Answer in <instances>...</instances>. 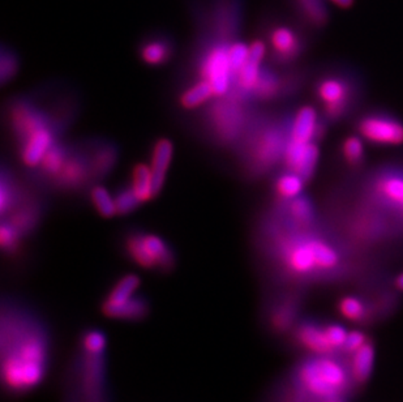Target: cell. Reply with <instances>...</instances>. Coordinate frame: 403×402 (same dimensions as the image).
Here are the masks:
<instances>
[{
    "label": "cell",
    "mask_w": 403,
    "mask_h": 402,
    "mask_svg": "<svg viewBox=\"0 0 403 402\" xmlns=\"http://www.w3.org/2000/svg\"><path fill=\"white\" fill-rule=\"evenodd\" d=\"M174 153V145L169 139H158L150 155V170L153 179V195H159L166 181V172Z\"/></svg>",
    "instance_id": "obj_24"
},
{
    "label": "cell",
    "mask_w": 403,
    "mask_h": 402,
    "mask_svg": "<svg viewBox=\"0 0 403 402\" xmlns=\"http://www.w3.org/2000/svg\"><path fill=\"white\" fill-rule=\"evenodd\" d=\"M306 181L299 174L286 170L275 181V194L279 201L285 203L301 195Z\"/></svg>",
    "instance_id": "obj_31"
},
{
    "label": "cell",
    "mask_w": 403,
    "mask_h": 402,
    "mask_svg": "<svg viewBox=\"0 0 403 402\" xmlns=\"http://www.w3.org/2000/svg\"><path fill=\"white\" fill-rule=\"evenodd\" d=\"M89 196L95 210L104 219H111L117 214L114 197H111L104 186L94 184L91 188Z\"/></svg>",
    "instance_id": "obj_32"
},
{
    "label": "cell",
    "mask_w": 403,
    "mask_h": 402,
    "mask_svg": "<svg viewBox=\"0 0 403 402\" xmlns=\"http://www.w3.org/2000/svg\"><path fill=\"white\" fill-rule=\"evenodd\" d=\"M114 201H115V207H117V213L120 216L130 214L141 204L135 195L130 184H126V186H122L117 188V192L114 195Z\"/></svg>",
    "instance_id": "obj_37"
},
{
    "label": "cell",
    "mask_w": 403,
    "mask_h": 402,
    "mask_svg": "<svg viewBox=\"0 0 403 402\" xmlns=\"http://www.w3.org/2000/svg\"><path fill=\"white\" fill-rule=\"evenodd\" d=\"M71 117L72 113L65 114L63 109L58 110L56 113L47 111L33 100L26 97L14 98L8 106L10 127L17 146L24 143L27 137H30L37 131L49 127L63 131Z\"/></svg>",
    "instance_id": "obj_9"
},
{
    "label": "cell",
    "mask_w": 403,
    "mask_h": 402,
    "mask_svg": "<svg viewBox=\"0 0 403 402\" xmlns=\"http://www.w3.org/2000/svg\"><path fill=\"white\" fill-rule=\"evenodd\" d=\"M268 42L272 59L277 65L291 63L301 52V39L294 29L286 25H273L268 30Z\"/></svg>",
    "instance_id": "obj_17"
},
{
    "label": "cell",
    "mask_w": 403,
    "mask_h": 402,
    "mask_svg": "<svg viewBox=\"0 0 403 402\" xmlns=\"http://www.w3.org/2000/svg\"><path fill=\"white\" fill-rule=\"evenodd\" d=\"M71 145L72 144L65 143L62 140H58L52 144L50 149L42 158L41 164L32 171L36 181L50 183L52 178L60 171L62 166L65 165V159L71 150Z\"/></svg>",
    "instance_id": "obj_23"
},
{
    "label": "cell",
    "mask_w": 403,
    "mask_h": 402,
    "mask_svg": "<svg viewBox=\"0 0 403 402\" xmlns=\"http://www.w3.org/2000/svg\"><path fill=\"white\" fill-rule=\"evenodd\" d=\"M130 184L133 192H135V195L139 199V201L141 204L154 199L150 166H148L145 164H137L132 169Z\"/></svg>",
    "instance_id": "obj_30"
},
{
    "label": "cell",
    "mask_w": 403,
    "mask_h": 402,
    "mask_svg": "<svg viewBox=\"0 0 403 402\" xmlns=\"http://www.w3.org/2000/svg\"><path fill=\"white\" fill-rule=\"evenodd\" d=\"M87 149L91 162L93 181L104 179L117 165L119 157L117 145L113 142L98 139L87 144Z\"/></svg>",
    "instance_id": "obj_21"
},
{
    "label": "cell",
    "mask_w": 403,
    "mask_h": 402,
    "mask_svg": "<svg viewBox=\"0 0 403 402\" xmlns=\"http://www.w3.org/2000/svg\"><path fill=\"white\" fill-rule=\"evenodd\" d=\"M291 120H272L252 123L240 142L239 156L249 177H259L284 159L290 139Z\"/></svg>",
    "instance_id": "obj_4"
},
{
    "label": "cell",
    "mask_w": 403,
    "mask_h": 402,
    "mask_svg": "<svg viewBox=\"0 0 403 402\" xmlns=\"http://www.w3.org/2000/svg\"><path fill=\"white\" fill-rule=\"evenodd\" d=\"M391 284H393V286H394L400 293H403V272L400 273L398 276H395V277L393 278Z\"/></svg>",
    "instance_id": "obj_41"
},
{
    "label": "cell",
    "mask_w": 403,
    "mask_h": 402,
    "mask_svg": "<svg viewBox=\"0 0 403 402\" xmlns=\"http://www.w3.org/2000/svg\"><path fill=\"white\" fill-rule=\"evenodd\" d=\"M20 68V62L17 54L13 52L11 47L7 45L1 46V52H0V78L1 84H7L11 81L19 72Z\"/></svg>",
    "instance_id": "obj_35"
},
{
    "label": "cell",
    "mask_w": 403,
    "mask_h": 402,
    "mask_svg": "<svg viewBox=\"0 0 403 402\" xmlns=\"http://www.w3.org/2000/svg\"><path fill=\"white\" fill-rule=\"evenodd\" d=\"M42 204L38 199L25 192L21 200L10 210L3 220H7L23 238L29 236L36 230L42 219Z\"/></svg>",
    "instance_id": "obj_18"
},
{
    "label": "cell",
    "mask_w": 403,
    "mask_h": 402,
    "mask_svg": "<svg viewBox=\"0 0 403 402\" xmlns=\"http://www.w3.org/2000/svg\"><path fill=\"white\" fill-rule=\"evenodd\" d=\"M325 328L326 336H327L329 342L332 344L334 350L342 353L349 332L346 331V328L343 325L336 323V322H332V320H326Z\"/></svg>",
    "instance_id": "obj_39"
},
{
    "label": "cell",
    "mask_w": 403,
    "mask_h": 402,
    "mask_svg": "<svg viewBox=\"0 0 403 402\" xmlns=\"http://www.w3.org/2000/svg\"><path fill=\"white\" fill-rule=\"evenodd\" d=\"M375 341L369 337L358 350L349 355L352 377L360 390L365 388L372 377L375 367Z\"/></svg>",
    "instance_id": "obj_25"
},
{
    "label": "cell",
    "mask_w": 403,
    "mask_h": 402,
    "mask_svg": "<svg viewBox=\"0 0 403 402\" xmlns=\"http://www.w3.org/2000/svg\"><path fill=\"white\" fill-rule=\"evenodd\" d=\"M324 126L320 123L316 110L311 106H303L291 118L290 123V140L299 143H312L316 139H321Z\"/></svg>",
    "instance_id": "obj_22"
},
{
    "label": "cell",
    "mask_w": 403,
    "mask_h": 402,
    "mask_svg": "<svg viewBox=\"0 0 403 402\" xmlns=\"http://www.w3.org/2000/svg\"><path fill=\"white\" fill-rule=\"evenodd\" d=\"M137 50L145 65H168L175 54V41L166 32L149 33L141 39Z\"/></svg>",
    "instance_id": "obj_19"
},
{
    "label": "cell",
    "mask_w": 403,
    "mask_h": 402,
    "mask_svg": "<svg viewBox=\"0 0 403 402\" xmlns=\"http://www.w3.org/2000/svg\"><path fill=\"white\" fill-rule=\"evenodd\" d=\"M325 322L326 319L304 315L287 336L288 348L299 353L300 355L338 353L327 339Z\"/></svg>",
    "instance_id": "obj_10"
},
{
    "label": "cell",
    "mask_w": 403,
    "mask_h": 402,
    "mask_svg": "<svg viewBox=\"0 0 403 402\" xmlns=\"http://www.w3.org/2000/svg\"><path fill=\"white\" fill-rule=\"evenodd\" d=\"M275 381L312 400H352L362 390L352 377L350 359L345 353L300 355Z\"/></svg>",
    "instance_id": "obj_3"
},
{
    "label": "cell",
    "mask_w": 403,
    "mask_h": 402,
    "mask_svg": "<svg viewBox=\"0 0 403 402\" xmlns=\"http://www.w3.org/2000/svg\"><path fill=\"white\" fill-rule=\"evenodd\" d=\"M350 87L342 78H324L317 85V97L325 106V115L330 120L343 117L350 102Z\"/></svg>",
    "instance_id": "obj_15"
},
{
    "label": "cell",
    "mask_w": 403,
    "mask_h": 402,
    "mask_svg": "<svg viewBox=\"0 0 403 402\" xmlns=\"http://www.w3.org/2000/svg\"><path fill=\"white\" fill-rule=\"evenodd\" d=\"M295 232H269L262 248L265 264L277 287H297L346 280L354 271L333 243L290 223Z\"/></svg>",
    "instance_id": "obj_2"
},
{
    "label": "cell",
    "mask_w": 403,
    "mask_h": 402,
    "mask_svg": "<svg viewBox=\"0 0 403 402\" xmlns=\"http://www.w3.org/2000/svg\"><path fill=\"white\" fill-rule=\"evenodd\" d=\"M211 98L216 97L210 82L207 80L197 78L182 91L179 97V104L185 110H194L207 104Z\"/></svg>",
    "instance_id": "obj_29"
},
{
    "label": "cell",
    "mask_w": 403,
    "mask_h": 402,
    "mask_svg": "<svg viewBox=\"0 0 403 402\" xmlns=\"http://www.w3.org/2000/svg\"><path fill=\"white\" fill-rule=\"evenodd\" d=\"M304 289L277 287L261 307L262 329L274 338H287L304 316Z\"/></svg>",
    "instance_id": "obj_7"
},
{
    "label": "cell",
    "mask_w": 403,
    "mask_h": 402,
    "mask_svg": "<svg viewBox=\"0 0 403 402\" xmlns=\"http://www.w3.org/2000/svg\"><path fill=\"white\" fill-rule=\"evenodd\" d=\"M360 137L380 146H397L403 144V123L387 114H368L358 123Z\"/></svg>",
    "instance_id": "obj_12"
},
{
    "label": "cell",
    "mask_w": 403,
    "mask_h": 402,
    "mask_svg": "<svg viewBox=\"0 0 403 402\" xmlns=\"http://www.w3.org/2000/svg\"><path fill=\"white\" fill-rule=\"evenodd\" d=\"M266 402H350L349 399H330V400H312L308 397H304L301 394H298L292 390H287L274 381L273 387L269 390Z\"/></svg>",
    "instance_id": "obj_33"
},
{
    "label": "cell",
    "mask_w": 403,
    "mask_h": 402,
    "mask_svg": "<svg viewBox=\"0 0 403 402\" xmlns=\"http://www.w3.org/2000/svg\"><path fill=\"white\" fill-rule=\"evenodd\" d=\"M300 12L316 26H323L327 20V12L323 0H299Z\"/></svg>",
    "instance_id": "obj_36"
},
{
    "label": "cell",
    "mask_w": 403,
    "mask_h": 402,
    "mask_svg": "<svg viewBox=\"0 0 403 402\" xmlns=\"http://www.w3.org/2000/svg\"><path fill=\"white\" fill-rule=\"evenodd\" d=\"M330 1L338 5L339 8H349L354 4V0H330Z\"/></svg>",
    "instance_id": "obj_42"
},
{
    "label": "cell",
    "mask_w": 403,
    "mask_h": 402,
    "mask_svg": "<svg viewBox=\"0 0 403 402\" xmlns=\"http://www.w3.org/2000/svg\"><path fill=\"white\" fill-rule=\"evenodd\" d=\"M284 89V80L268 67L261 68L260 76L251 93V100L270 101L281 96Z\"/></svg>",
    "instance_id": "obj_26"
},
{
    "label": "cell",
    "mask_w": 403,
    "mask_h": 402,
    "mask_svg": "<svg viewBox=\"0 0 403 402\" xmlns=\"http://www.w3.org/2000/svg\"><path fill=\"white\" fill-rule=\"evenodd\" d=\"M23 236L7 220L1 221L0 226V246L4 254L14 256L20 252Z\"/></svg>",
    "instance_id": "obj_34"
},
{
    "label": "cell",
    "mask_w": 403,
    "mask_h": 402,
    "mask_svg": "<svg viewBox=\"0 0 403 402\" xmlns=\"http://www.w3.org/2000/svg\"><path fill=\"white\" fill-rule=\"evenodd\" d=\"M140 285L141 280L139 276H122L101 302L104 316L128 323H137L146 319L150 311V304L145 295L137 294Z\"/></svg>",
    "instance_id": "obj_8"
},
{
    "label": "cell",
    "mask_w": 403,
    "mask_h": 402,
    "mask_svg": "<svg viewBox=\"0 0 403 402\" xmlns=\"http://www.w3.org/2000/svg\"><path fill=\"white\" fill-rule=\"evenodd\" d=\"M319 157L320 150L314 142L299 143L288 139L282 161L286 170L299 174L304 181H310L317 166Z\"/></svg>",
    "instance_id": "obj_16"
},
{
    "label": "cell",
    "mask_w": 403,
    "mask_h": 402,
    "mask_svg": "<svg viewBox=\"0 0 403 402\" xmlns=\"http://www.w3.org/2000/svg\"><path fill=\"white\" fill-rule=\"evenodd\" d=\"M369 337L371 336H368L365 333L363 328L362 329H352L347 335L342 353H345L346 355H352V353L358 350Z\"/></svg>",
    "instance_id": "obj_40"
},
{
    "label": "cell",
    "mask_w": 403,
    "mask_h": 402,
    "mask_svg": "<svg viewBox=\"0 0 403 402\" xmlns=\"http://www.w3.org/2000/svg\"><path fill=\"white\" fill-rule=\"evenodd\" d=\"M93 181L91 162L85 145H71L69 155L60 171L50 181L54 190L62 192H76Z\"/></svg>",
    "instance_id": "obj_11"
},
{
    "label": "cell",
    "mask_w": 403,
    "mask_h": 402,
    "mask_svg": "<svg viewBox=\"0 0 403 402\" xmlns=\"http://www.w3.org/2000/svg\"><path fill=\"white\" fill-rule=\"evenodd\" d=\"M342 153L349 165L359 166L365 159V144L359 136H349L342 144Z\"/></svg>",
    "instance_id": "obj_38"
},
{
    "label": "cell",
    "mask_w": 403,
    "mask_h": 402,
    "mask_svg": "<svg viewBox=\"0 0 403 402\" xmlns=\"http://www.w3.org/2000/svg\"><path fill=\"white\" fill-rule=\"evenodd\" d=\"M50 331L41 315L14 298L4 299L0 322L1 387L11 397L38 390L51 364Z\"/></svg>",
    "instance_id": "obj_1"
},
{
    "label": "cell",
    "mask_w": 403,
    "mask_h": 402,
    "mask_svg": "<svg viewBox=\"0 0 403 402\" xmlns=\"http://www.w3.org/2000/svg\"><path fill=\"white\" fill-rule=\"evenodd\" d=\"M251 111L246 102L230 96L216 98L204 111L203 120L209 137L220 145L240 143L251 124Z\"/></svg>",
    "instance_id": "obj_6"
},
{
    "label": "cell",
    "mask_w": 403,
    "mask_h": 402,
    "mask_svg": "<svg viewBox=\"0 0 403 402\" xmlns=\"http://www.w3.org/2000/svg\"><path fill=\"white\" fill-rule=\"evenodd\" d=\"M0 182V210L1 216H5L10 210L16 207V204L21 200L26 191L21 188L12 171L7 168H3L1 170Z\"/></svg>",
    "instance_id": "obj_28"
},
{
    "label": "cell",
    "mask_w": 403,
    "mask_h": 402,
    "mask_svg": "<svg viewBox=\"0 0 403 402\" xmlns=\"http://www.w3.org/2000/svg\"><path fill=\"white\" fill-rule=\"evenodd\" d=\"M282 208L286 213L290 223L297 227L307 229L314 221L313 204L306 196L300 195L292 200L285 201L282 203Z\"/></svg>",
    "instance_id": "obj_27"
},
{
    "label": "cell",
    "mask_w": 403,
    "mask_h": 402,
    "mask_svg": "<svg viewBox=\"0 0 403 402\" xmlns=\"http://www.w3.org/2000/svg\"><path fill=\"white\" fill-rule=\"evenodd\" d=\"M371 195L380 207L403 222V170L380 172L371 184Z\"/></svg>",
    "instance_id": "obj_14"
},
{
    "label": "cell",
    "mask_w": 403,
    "mask_h": 402,
    "mask_svg": "<svg viewBox=\"0 0 403 402\" xmlns=\"http://www.w3.org/2000/svg\"><path fill=\"white\" fill-rule=\"evenodd\" d=\"M60 132L62 131L54 127L43 129V130L37 131L30 137H27L24 143L19 145L20 159L26 169L33 171L38 166L42 158L50 149L52 144L59 140L58 136L60 135Z\"/></svg>",
    "instance_id": "obj_20"
},
{
    "label": "cell",
    "mask_w": 403,
    "mask_h": 402,
    "mask_svg": "<svg viewBox=\"0 0 403 402\" xmlns=\"http://www.w3.org/2000/svg\"><path fill=\"white\" fill-rule=\"evenodd\" d=\"M336 309L342 319L359 328L365 329L382 324L376 304L365 287L358 293L339 297Z\"/></svg>",
    "instance_id": "obj_13"
},
{
    "label": "cell",
    "mask_w": 403,
    "mask_h": 402,
    "mask_svg": "<svg viewBox=\"0 0 403 402\" xmlns=\"http://www.w3.org/2000/svg\"><path fill=\"white\" fill-rule=\"evenodd\" d=\"M68 401L110 402L106 351H93L78 345L69 367Z\"/></svg>",
    "instance_id": "obj_5"
}]
</instances>
